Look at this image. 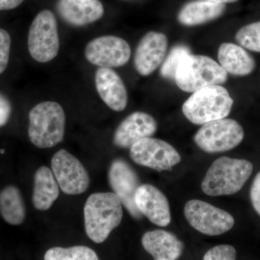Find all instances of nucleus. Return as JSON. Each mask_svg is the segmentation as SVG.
Listing matches in <instances>:
<instances>
[{"label": "nucleus", "instance_id": "c85d7f7f", "mask_svg": "<svg viewBox=\"0 0 260 260\" xmlns=\"http://www.w3.org/2000/svg\"><path fill=\"white\" fill-rule=\"evenodd\" d=\"M12 107L8 99L0 93V127H3L9 121Z\"/></svg>", "mask_w": 260, "mask_h": 260}, {"label": "nucleus", "instance_id": "20e7f679", "mask_svg": "<svg viewBox=\"0 0 260 260\" xmlns=\"http://www.w3.org/2000/svg\"><path fill=\"white\" fill-rule=\"evenodd\" d=\"M233 104L234 100L226 89L220 85H211L192 93L183 104L182 112L192 124L203 125L226 118Z\"/></svg>", "mask_w": 260, "mask_h": 260}, {"label": "nucleus", "instance_id": "b1692460", "mask_svg": "<svg viewBox=\"0 0 260 260\" xmlns=\"http://www.w3.org/2000/svg\"><path fill=\"white\" fill-rule=\"evenodd\" d=\"M190 54V49L185 45H177L173 47L162 61L160 69V75L166 79H175L176 73L181 59L184 56Z\"/></svg>", "mask_w": 260, "mask_h": 260}, {"label": "nucleus", "instance_id": "f257e3e1", "mask_svg": "<svg viewBox=\"0 0 260 260\" xmlns=\"http://www.w3.org/2000/svg\"><path fill=\"white\" fill-rule=\"evenodd\" d=\"M122 204L114 192L94 193L89 196L84 208L85 233L96 244L105 242L121 223Z\"/></svg>", "mask_w": 260, "mask_h": 260}, {"label": "nucleus", "instance_id": "393cba45", "mask_svg": "<svg viewBox=\"0 0 260 260\" xmlns=\"http://www.w3.org/2000/svg\"><path fill=\"white\" fill-rule=\"evenodd\" d=\"M235 39L241 47L260 53V21L244 25L238 30Z\"/></svg>", "mask_w": 260, "mask_h": 260}, {"label": "nucleus", "instance_id": "f3484780", "mask_svg": "<svg viewBox=\"0 0 260 260\" xmlns=\"http://www.w3.org/2000/svg\"><path fill=\"white\" fill-rule=\"evenodd\" d=\"M56 10L66 23L73 26H83L97 21L104 14L99 0H59Z\"/></svg>", "mask_w": 260, "mask_h": 260}, {"label": "nucleus", "instance_id": "a211bd4d", "mask_svg": "<svg viewBox=\"0 0 260 260\" xmlns=\"http://www.w3.org/2000/svg\"><path fill=\"white\" fill-rule=\"evenodd\" d=\"M142 244L154 260H177L184 250V244L172 233L154 230L145 233Z\"/></svg>", "mask_w": 260, "mask_h": 260}, {"label": "nucleus", "instance_id": "a878e982", "mask_svg": "<svg viewBox=\"0 0 260 260\" xmlns=\"http://www.w3.org/2000/svg\"><path fill=\"white\" fill-rule=\"evenodd\" d=\"M237 251L229 244H220L210 249L205 253L203 260H236Z\"/></svg>", "mask_w": 260, "mask_h": 260}, {"label": "nucleus", "instance_id": "9b49d317", "mask_svg": "<svg viewBox=\"0 0 260 260\" xmlns=\"http://www.w3.org/2000/svg\"><path fill=\"white\" fill-rule=\"evenodd\" d=\"M85 55L90 64L101 68H119L129 61L131 48L121 38L103 36L87 44Z\"/></svg>", "mask_w": 260, "mask_h": 260}, {"label": "nucleus", "instance_id": "7c9ffc66", "mask_svg": "<svg viewBox=\"0 0 260 260\" xmlns=\"http://www.w3.org/2000/svg\"><path fill=\"white\" fill-rule=\"evenodd\" d=\"M203 1L210 2V3H217V4H225V3H232L237 2L238 0H203Z\"/></svg>", "mask_w": 260, "mask_h": 260}, {"label": "nucleus", "instance_id": "cd10ccee", "mask_svg": "<svg viewBox=\"0 0 260 260\" xmlns=\"http://www.w3.org/2000/svg\"><path fill=\"white\" fill-rule=\"evenodd\" d=\"M250 199L253 208L260 216V172L256 174L251 184Z\"/></svg>", "mask_w": 260, "mask_h": 260}, {"label": "nucleus", "instance_id": "f03ea898", "mask_svg": "<svg viewBox=\"0 0 260 260\" xmlns=\"http://www.w3.org/2000/svg\"><path fill=\"white\" fill-rule=\"evenodd\" d=\"M252 172L253 165L249 160L220 157L207 171L202 189L211 197L236 194L242 189Z\"/></svg>", "mask_w": 260, "mask_h": 260}, {"label": "nucleus", "instance_id": "39448f33", "mask_svg": "<svg viewBox=\"0 0 260 260\" xmlns=\"http://www.w3.org/2000/svg\"><path fill=\"white\" fill-rule=\"evenodd\" d=\"M228 73L210 56L188 54L181 59L175 75L178 88L187 93L226 83Z\"/></svg>", "mask_w": 260, "mask_h": 260}, {"label": "nucleus", "instance_id": "2eb2a0df", "mask_svg": "<svg viewBox=\"0 0 260 260\" xmlns=\"http://www.w3.org/2000/svg\"><path fill=\"white\" fill-rule=\"evenodd\" d=\"M135 205L140 213L151 223L165 227L171 222V210L167 197L151 184H142L135 197Z\"/></svg>", "mask_w": 260, "mask_h": 260}, {"label": "nucleus", "instance_id": "7ed1b4c3", "mask_svg": "<svg viewBox=\"0 0 260 260\" xmlns=\"http://www.w3.org/2000/svg\"><path fill=\"white\" fill-rule=\"evenodd\" d=\"M66 116L60 104L46 102L29 113V140L39 148H50L64 139Z\"/></svg>", "mask_w": 260, "mask_h": 260}, {"label": "nucleus", "instance_id": "0eeeda50", "mask_svg": "<svg viewBox=\"0 0 260 260\" xmlns=\"http://www.w3.org/2000/svg\"><path fill=\"white\" fill-rule=\"evenodd\" d=\"M28 47L32 59L39 62H49L57 56L59 49L57 22L50 10H43L34 19L29 29Z\"/></svg>", "mask_w": 260, "mask_h": 260}, {"label": "nucleus", "instance_id": "6ab92c4d", "mask_svg": "<svg viewBox=\"0 0 260 260\" xmlns=\"http://www.w3.org/2000/svg\"><path fill=\"white\" fill-rule=\"evenodd\" d=\"M218 58L220 66L234 76H246L255 69L253 56L244 48L232 43H223L219 47Z\"/></svg>", "mask_w": 260, "mask_h": 260}, {"label": "nucleus", "instance_id": "f8f14e48", "mask_svg": "<svg viewBox=\"0 0 260 260\" xmlns=\"http://www.w3.org/2000/svg\"><path fill=\"white\" fill-rule=\"evenodd\" d=\"M109 185L120 199L132 217L141 219L143 215L135 205V193L141 185L139 177L131 166L123 159L113 160L109 171Z\"/></svg>", "mask_w": 260, "mask_h": 260}, {"label": "nucleus", "instance_id": "5701e85b", "mask_svg": "<svg viewBox=\"0 0 260 260\" xmlns=\"http://www.w3.org/2000/svg\"><path fill=\"white\" fill-rule=\"evenodd\" d=\"M44 260H99L93 249L85 246L53 247L45 253Z\"/></svg>", "mask_w": 260, "mask_h": 260}, {"label": "nucleus", "instance_id": "bb28decb", "mask_svg": "<svg viewBox=\"0 0 260 260\" xmlns=\"http://www.w3.org/2000/svg\"><path fill=\"white\" fill-rule=\"evenodd\" d=\"M11 39L4 29L0 28V75L6 70L9 62Z\"/></svg>", "mask_w": 260, "mask_h": 260}, {"label": "nucleus", "instance_id": "dca6fc26", "mask_svg": "<svg viewBox=\"0 0 260 260\" xmlns=\"http://www.w3.org/2000/svg\"><path fill=\"white\" fill-rule=\"evenodd\" d=\"M95 87L103 102L115 112H122L128 102L127 91L119 75L111 68H100L95 76Z\"/></svg>", "mask_w": 260, "mask_h": 260}, {"label": "nucleus", "instance_id": "4468645a", "mask_svg": "<svg viewBox=\"0 0 260 260\" xmlns=\"http://www.w3.org/2000/svg\"><path fill=\"white\" fill-rule=\"evenodd\" d=\"M157 129V121L150 114L135 112L116 128L113 142L118 148H130L139 140L153 136Z\"/></svg>", "mask_w": 260, "mask_h": 260}, {"label": "nucleus", "instance_id": "1a4fd4ad", "mask_svg": "<svg viewBox=\"0 0 260 260\" xmlns=\"http://www.w3.org/2000/svg\"><path fill=\"white\" fill-rule=\"evenodd\" d=\"M129 155L135 164L158 172L172 171L181 160L180 154L172 145L151 137L135 143L130 148Z\"/></svg>", "mask_w": 260, "mask_h": 260}, {"label": "nucleus", "instance_id": "412c9836", "mask_svg": "<svg viewBox=\"0 0 260 260\" xmlns=\"http://www.w3.org/2000/svg\"><path fill=\"white\" fill-rule=\"evenodd\" d=\"M225 10V4H217L203 0L191 1L179 10L178 21L185 26L202 25L220 18Z\"/></svg>", "mask_w": 260, "mask_h": 260}, {"label": "nucleus", "instance_id": "423d86ee", "mask_svg": "<svg viewBox=\"0 0 260 260\" xmlns=\"http://www.w3.org/2000/svg\"><path fill=\"white\" fill-rule=\"evenodd\" d=\"M244 138L241 124L234 119L224 118L203 124L194 135V141L205 153H218L235 148Z\"/></svg>", "mask_w": 260, "mask_h": 260}, {"label": "nucleus", "instance_id": "c756f323", "mask_svg": "<svg viewBox=\"0 0 260 260\" xmlns=\"http://www.w3.org/2000/svg\"><path fill=\"white\" fill-rule=\"evenodd\" d=\"M24 0H0V11L16 8Z\"/></svg>", "mask_w": 260, "mask_h": 260}, {"label": "nucleus", "instance_id": "6e6552de", "mask_svg": "<svg viewBox=\"0 0 260 260\" xmlns=\"http://www.w3.org/2000/svg\"><path fill=\"white\" fill-rule=\"evenodd\" d=\"M184 211L191 226L205 235H221L234 225V217L230 213L201 200H189Z\"/></svg>", "mask_w": 260, "mask_h": 260}, {"label": "nucleus", "instance_id": "aec40b11", "mask_svg": "<svg viewBox=\"0 0 260 260\" xmlns=\"http://www.w3.org/2000/svg\"><path fill=\"white\" fill-rule=\"evenodd\" d=\"M59 195V186L52 171L47 167L39 168L34 175L32 205L45 211L51 208Z\"/></svg>", "mask_w": 260, "mask_h": 260}, {"label": "nucleus", "instance_id": "ddd939ff", "mask_svg": "<svg viewBox=\"0 0 260 260\" xmlns=\"http://www.w3.org/2000/svg\"><path fill=\"white\" fill-rule=\"evenodd\" d=\"M169 41L162 32L150 31L140 39L135 53L134 64L142 76L151 75L167 54Z\"/></svg>", "mask_w": 260, "mask_h": 260}, {"label": "nucleus", "instance_id": "9d476101", "mask_svg": "<svg viewBox=\"0 0 260 260\" xmlns=\"http://www.w3.org/2000/svg\"><path fill=\"white\" fill-rule=\"evenodd\" d=\"M51 171L59 188L67 194L85 192L90 185V177L83 164L64 149L56 152L51 159Z\"/></svg>", "mask_w": 260, "mask_h": 260}, {"label": "nucleus", "instance_id": "4be33fe9", "mask_svg": "<svg viewBox=\"0 0 260 260\" xmlns=\"http://www.w3.org/2000/svg\"><path fill=\"white\" fill-rule=\"evenodd\" d=\"M0 215L10 225H20L25 220V204L21 193L16 186L9 185L0 191Z\"/></svg>", "mask_w": 260, "mask_h": 260}]
</instances>
